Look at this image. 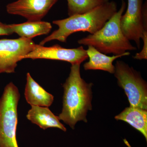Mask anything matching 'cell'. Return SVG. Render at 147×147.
<instances>
[{"mask_svg":"<svg viewBox=\"0 0 147 147\" xmlns=\"http://www.w3.org/2000/svg\"><path fill=\"white\" fill-rule=\"evenodd\" d=\"M13 33L10 25L3 24L0 22V36L10 35Z\"/></svg>","mask_w":147,"mask_h":147,"instance_id":"cell-16","label":"cell"},{"mask_svg":"<svg viewBox=\"0 0 147 147\" xmlns=\"http://www.w3.org/2000/svg\"><path fill=\"white\" fill-rule=\"evenodd\" d=\"M115 119L129 124L140 131L147 140V110L129 106L115 116Z\"/></svg>","mask_w":147,"mask_h":147,"instance_id":"cell-13","label":"cell"},{"mask_svg":"<svg viewBox=\"0 0 147 147\" xmlns=\"http://www.w3.org/2000/svg\"><path fill=\"white\" fill-rule=\"evenodd\" d=\"M125 7V2L122 0L119 10L105 23L102 28L94 34H90L79 40L78 43L86 46L91 45L105 55H123L129 51L137 50L121 30V18Z\"/></svg>","mask_w":147,"mask_h":147,"instance_id":"cell-3","label":"cell"},{"mask_svg":"<svg viewBox=\"0 0 147 147\" xmlns=\"http://www.w3.org/2000/svg\"><path fill=\"white\" fill-rule=\"evenodd\" d=\"M115 76L123 89L131 107L147 110V85L140 73L121 61L115 65Z\"/></svg>","mask_w":147,"mask_h":147,"instance_id":"cell-5","label":"cell"},{"mask_svg":"<svg viewBox=\"0 0 147 147\" xmlns=\"http://www.w3.org/2000/svg\"><path fill=\"white\" fill-rule=\"evenodd\" d=\"M20 98L18 88L12 82L6 86L0 98V147H18L16 129Z\"/></svg>","mask_w":147,"mask_h":147,"instance_id":"cell-4","label":"cell"},{"mask_svg":"<svg viewBox=\"0 0 147 147\" xmlns=\"http://www.w3.org/2000/svg\"><path fill=\"white\" fill-rule=\"evenodd\" d=\"M88 58L86 50L82 46L76 48L67 49L57 44L46 47L35 44L34 49L24 56L22 59H46L67 62L72 64H81Z\"/></svg>","mask_w":147,"mask_h":147,"instance_id":"cell-8","label":"cell"},{"mask_svg":"<svg viewBox=\"0 0 147 147\" xmlns=\"http://www.w3.org/2000/svg\"><path fill=\"white\" fill-rule=\"evenodd\" d=\"M59 0H17L6 6L7 13L23 16L28 21H41Z\"/></svg>","mask_w":147,"mask_h":147,"instance_id":"cell-9","label":"cell"},{"mask_svg":"<svg viewBox=\"0 0 147 147\" xmlns=\"http://www.w3.org/2000/svg\"><path fill=\"white\" fill-rule=\"evenodd\" d=\"M88 46L86 52L89 60L84 64V68L86 70H101L114 74L115 66L113 65L114 61L121 57L130 55V53L128 52L124 55L110 57L100 53L91 45Z\"/></svg>","mask_w":147,"mask_h":147,"instance_id":"cell-11","label":"cell"},{"mask_svg":"<svg viewBox=\"0 0 147 147\" xmlns=\"http://www.w3.org/2000/svg\"><path fill=\"white\" fill-rule=\"evenodd\" d=\"M127 1L126 12L121 18V30L127 39L134 41L139 49L144 32L147 31L146 4L143 6V0Z\"/></svg>","mask_w":147,"mask_h":147,"instance_id":"cell-6","label":"cell"},{"mask_svg":"<svg viewBox=\"0 0 147 147\" xmlns=\"http://www.w3.org/2000/svg\"><path fill=\"white\" fill-rule=\"evenodd\" d=\"M117 11V3L108 1L86 13L53 21L59 28L40 42L43 45L53 40L65 42L70 35L79 32L92 34L102 28L105 23Z\"/></svg>","mask_w":147,"mask_h":147,"instance_id":"cell-2","label":"cell"},{"mask_svg":"<svg viewBox=\"0 0 147 147\" xmlns=\"http://www.w3.org/2000/svg\"><path fill=\"white\" fill-rule=\"evenodd\" d=\"M13 33L21 38L32 39L35 37L49 34L52 29L49 22L28 21L20 24H10Z\"/></svg>","mask_w":147,"mask_h":147,"instance_id":"cell-14","label":"cell"},{"mask_svg":"<svg viewBox=\"0 0 147 147\" xmlns=\"http://www.w3.org/2000/svg\"><path fill=\"white\" fill-rule=\"evenodd\" d=\"M35 43L32 39H0V74L15 72L17 63L34 49Z\"/></svg>","mask_w":147,"mask_h":147,"instance_id":"cell-7","label":"cell"},{"mask_svg":"<svg viewBox=\"0 0 147 147\" xmlns=\"http://www.w3.org/2000/svg\"><path fill=\"white\" fill-rule=\"evenodd\" d=\"M27 118L33 123L43 129L49 128H57L64 131L67 129L60 121L58 116L54 115L48 107L31 105Z\"/></svg>","mask_w":147,"mask_h":147,"instance_id":"cell-10","label":"cell"},{"mask_svg":"<svg viewBox=\"0 0 147 147\" xmlns=\"http://www.w3.org/2000/svg\"><path fill=\"white\" fill-rule=\"evenodd\" d=\"M69 16L89 11L109 0H67Z\"/></svg>","mask_w":147,"mask_h":147,"instance_id":"cell-15","label":"cell"},{"mask_svg":"<svg viewBox=\"0 0 147 147\" xmlns=\"http://www.w3.org/2000/svg\"><path fill=\"white\" fill-rule=\"evenodd\" d=\"M25 97L31 105L48 107L54 101L53 95L46 91L33 79L29 73L27 74Z\"/></svg>","mask_w":147,"mask_h":147,"instance_id":"cell-12","label":"cell"},{"mask_svg":"<svg viewBox=\"0 0 147 147\" xmlns=\"http://www.w3.org/2000/svg\"><path fill=\"white\" fill-rule=\"evenodd\" d=\"M125 144L128 147H131V146H130V144H129V143H128V142H127V140H126V139H125L123 140Z\"/></svg>","mask_w":147,"mask_h":147,"instance_id":"cell-17","label":"cell"},{"mask_svg":"<svg viewBox=\"0 0 147 147\" xmlns=\"http://www.w3.org/2000/svg\"><path fill=\"white\" fill-rule=\"evenodd\" d=\"M80 65H71L69 76L63 84V108L58 116L72 129L78 121L87 122L88 111L92 110V83L81 77Z\"/></svg>","mask_w":147,"mask_h":147,"instance_id":"cell-1","label":"cell"}]
</instances>
